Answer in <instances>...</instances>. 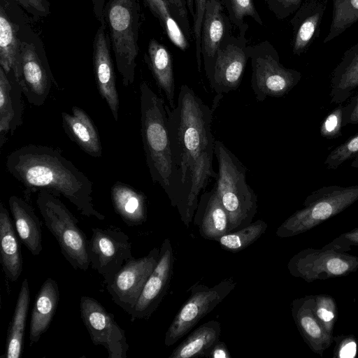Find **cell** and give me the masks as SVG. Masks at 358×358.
I'll return each mask as SVG.
<instances>
[{
  "label": "cell",
  "mask_w": 358,
  "mask_h": 358,
  "mask_svg": "<svg viewBox=\"0 0 358 358\" xmlns=\"http://www.w3.org/2000/svg\"><path fill=\"white\" fill-rule=\"evenodd\" d=\"M22 90L13 74H8L0 67V149L22 124L24 103Z\"/></svg>",
  "instance_id": "cell-20"
},
{
  "label": "cell",
  "mask_w": 358,
  "mask_h": 358,
  "mask_svg": "<svg viewBox=\"0 0 358 358\" xmlns=\"http://www.w3.org/2000/svg\"><path fill=\"white\" fill-rule=\"evenodd\" d=\"M164 1L171 16L180 26L187 38L190 39L192 29L188 18L189 10L187 0H164Z\"/></svg>",
  "instance_id": "cell-40"
},
{
  "label": "cell",
  "mask_w": 358,
  "mask_h": 358,
  "mask_svg": "<svg viewBox=\"0 0 358 358\" xmlns=\"http://www.w3.org/2000/svg\"><path fill=\"white\" fill-rule=\"evenodd\" d=\"M313 309L323 328L333 337L337 319V306L334 298L328 294L313 296Z\"/></svg>",
  "instance_id": "cell-36"
},
{
  "label": "cell",
  "mask_w": 358,
  "mask_h": 358,
  "mask_svg": "<svg viewBox=\"0 0 358 358\" xmlns=\"http://www.w3.org/2000/svg\"><path fill=\"white\" fill-rule=\"evenodd\" d=\"M117 71L125 87L135 79L138 54L139 31L142 24L140 0H108L103 10Z\"/></svg>",
  "instance_id": "cell-5"
},
{
  "label": "cell",
  "mask_w": 358,
  "mask_h": 358,
  "mask_svg": "<svg viewBox=\"0 0 358 358\" xmlns=\"http://www.w3.org/2000/svg\"><path fill=\"white\" fill-rule=\"evenodd\" d=\"M80 317L94 345H102L108 358H126L129 350L125 332L96 299L83 296L80 301Z\"/></svg>",
  "instance_id": "cell-13"
},
{
  "label": "cell",
  "mask_w": 358,
  "mask_h": 358,
  "mask_svg": "<svg viewBox=\"0 0 358 358\" xmlns=\"http://www.w3.org/2000/svg\"><path fill=\"white\" fill-rule=\"evenodd\" d=\"M14 223L8 210L0 203V255L6 277L17 281L23 270V258Z\"/></svg>",
  "instance_id": "cell-28"
},
{
  "label": "cell",
  "mask_w": 358,
  "mask_h": 358,
  "mask_svg": "<svg viewBox=\"0 0 358 358\" xmlns=\"http://www.w3.org/2000/svg\"><path fill=\"white\" fill-rule=\"evenodd\" d=\"M331 103L341 104L358 88V43L348 49L331 74Z\"/></svg>",
  "instance_id": "cell-29"
},
{
  "label": "cell",
  "mask_w": 358,
  "mask_h": 358,
  "mask_svg": "<svg viewBox=\"0 0 358 358\" xmlns=\"http://www.w3.org/2000/svg\"><path fill=\"white\" fill-rule=\"evenodd\" d=\"M222 0H206L201 32V55L206 75L212 78L217 50L230 33V20L225 15Z\"/></svg>",
  "instance_id": "cell-18"
},
{
  "label": "cell",
  "mask_w": 358,
  "mask_h": 358,
  "mask_svg": "<svg viewBox=\"0 0 358 358\" xmlns=\"http://www.w3.org/2000/svg\"><path fill=\"white\" fill-rule=\"evenodd\" d=\"M35 20L45 17L50 13L48 0H13Z\"/></svg>",
  "instance_id": "cell-43"
},
{
  "label": "cell",
  "mask_w": 358,
  "mask_h": 358,
  "mask_svg": "<svg viewBox=\"0 0 358 358\" xmlns=\"http://www.w3.org/2000/svg\"><path fill=\"white\" fill-rule=\"evenodd\" d=\"M236 284L233 278H229L211 287L201 284L192 285L189 289V299L182 306L165 334V345H173L187 334L227 296Z\"/></svg>",
  "instance_id": "cell-11"
},
{
  "label": "cell",
  "mask_w": 358,
  "mask_h": 358,
  "mask_svg": "<svg viewBox=\"0 0 358 358\" xmlns=\"http://www.w3.org/2000/svg\"><path fill=\"white\" fill-rule=\"evenodd\" d=\"M358 154V134L334 149L326 158L324 164L331 170L337 169L345 162Z\"/></svg>",
  "instance_id": "cell-38"
},
{
  "label": "cell",
  "mask_w": 358,
  "mask_h": 358,
  "mask_svg": "<svg viewBox=\"0 0 358 358\" xmlns=\"http://www.w3.org/2000/svg\"><path fill=\"white\" fill-rule=\"evenodd\" d=\"M328 0H306L294 13L289 23L292 27V52L300 55L306 52L319 37L320 24Z\"/></svg>",
  "instance_id": "cell-19"
},
{
  "label": "cell",
  "mask_w": 358,
  "mask_h": 358,
  "mask_svg": "<svg viewBox=\"0 0 358 358\" xmlns=\"http://www.w3.org/2000/svg\"><path fill=\"white\" fill-rule=\"evenodd\" d=\"M173 164V191L169 199L187 227L192 221L199 196L211 178L215 140L213 110L194 91L182 85L173 108L166 105Z\"/></svg>",
  "instance_id": "cell-1"
},
{
  "label": "cell",
  "mask_w": 358,
  "mask_h": 358,
  "mask_svg": "<svg viewBox=\"0 0 358 358\" xmlns=\"http://www.w3.org/2000/svg\"><path fill=\"white\" fill-rule=\"evenodd\" d=\"M329 244L347 251L351 245H358V227L341 234Z\"/></svg>",
  "instance_id": "cell-45"
},
{
  "label": "cell",
  "mask_w": 358,
  "mask_h": 358,
  "mask_svg": "<svg viewBox=\"0 0 358 358\" xmlns=\"http://www.w3.org/2000/svg\"><path fill=\"white\" fill-rule=\"evenodd\" d=\"M8 205L20 241L33 255H38L43 250L39 218L31 206L19 196H10Z\"/></svg>",
  "instance_id": "cell-26"
},
{
  "label": "cell",
  "mask_w": 358,
  "mask_h": 358,
  "mask_svg": "<svg viewBox=\"0 0 358 358\" xmlns=\"http://www.w3.org/2000/svg\"><path fill=\"white\" fill-rule=\"evenodd\" d=\"M268 9L280 20L294 14L306 0H263Z\"/></svg>",
  "instance_id": "cell-42"
},
{
  "label": "cell",
  "mask_w": 358,
  "mask_h": 358,
  "mask_svg": "<svg viewBox=\"0 0 358 358\" xmlns=\"http://www.w3.org/2000/svg\"><path fill=\"white\" fill-rule=\"evenodd\" d=\"M166 105L146 82L141 83V134L146 164L152 182L170 199L173 164Z\"/></svg>",
  "instance_id": "cell-3"
},
{
  "label": "cell",
  "mask_w": 358,
  "mask_h": 358,
  "mask_svg": "<svg viewBox=\"0 0 358 358\" xmlns=\"http://www.w3.org/2000/svg\"><path fill=\"white\" fill-rule=\"evenodd\" d=\"M289 273L310 282L348 275L358 270V257L327 244L321 249L306 248L289 261Z\"/></svg>",
  "instance_id": "cell-10"
},
{
  "label": "cell",
  "mask_w": 358,
  "mask_h": 358,
  "mask_svg": "<svg viewBox=\"0 0 358 358\" xmlns=\"http://www.w3.org/2000/svg\"><path fill=\"white\" fill-rule=\"evenodd\" d=\"M357 341L353 336H347L338 341L334 357L353 358L357 353Z\"/></svg>",
  "instance_id": "cell-44"
},
{
  "label": "cell",
  "mask_w": 358,
  "mask_h": 358,
  "mask_svg": "<svg viewBox=\"0 0 358 358\" xmlns=\"http://www.w3.org/2000/svg\"><path fill=\"white\" fill-rule=\"evenodd\" d=\"M71 112L62 113L64 132L87 155L93 157H100L102 155L101 140L91 117L78 106H73Z\"/></svg>",
  "instance_id": "cell-24"
},
{
  "label": "cell",
  "mask_w": 358,
  "mask_h": 358,
  "mask_svg": "<svg viewBox=\"0 0 358 358\" xmlns=\"http://www.w3.org/2000/svg\"><path fill=\"white\" fill-rule=\"evenodd\" d=\"M344 111L345 106L343 103L338 104L325 117L320 127V133L322 137L333 139L342 135Z\"/></svg>",
  "instance_id": "cell-39"
},
{
  "label": "cell",
  "mask_w": 358,
  "mask_h": 358,
  "mask_svg": "<svg viewBox=\"0 0 358 358\" xmlns=\"http://www.w3.org/2000/svg\"><path fill=\"white\" fill-rule=\"evenodd\" d=\"M218 173L215 187L229 217V232L250 224L257 209V197L246 182L247 169L222 141H215Z\"/></svg>",
  "instance_id": "cell-4"
},
{
  "label": "cell",
  "mask_w": 358,
  "mask_h": 358,
  "mask_svg": "<svg viewBox=\"0 0 358 358\" xmlns=\"http://www.w3.org/2000/svg\"><path fill=\"white\" fill-rule=\"evenodd\" d=\"M292 313L304 341L313 352L322 356L331 345L333 337L327 334L314 313L313 296L294 300Z\"/></svg>",
  "instance_id": "cell-23"
},
{
  "label": "cell",
  "mask_w": 358,
  "mask_h": 358,
  "mask_svg": "<svg viewBox=\"0 0 358 358\" xmlns=\"http://www.w3.org/2000/svg\"><path fill=\"white\" fill-rule=\"evenodd\" d=\"M206 0H193V9L191 13L193 18L192 34L195 41L196 58L197 67L199 72L201 69V24L203 17Z\"/></svg>",
  "instance_id": "cell-41"
},
{
  "label": "cell",
  "mask_w": 358,
  "mask_h": 358,
  "mask_svg": "<svg viewBox=\"0 0 358 358\" xmlns=\"http://www.w3.org/2000/svg\"><path fill=\"white\" fill-rule=\"evenodd\" d=\"M225 6L228 17L238 29L248 25L244 22L245 17H250L259 24L262 25L263 22L259 15L253 0H222Z\"/></svg>",
  "instance_id": "cell-37"
},
{
  "label": "cell",
  "mask_w": 358,
  "mask_h": 358,
  "mask_svg": "<svg viewBox=\"0 0 358 358\" xmlns=\"http://www.w3.org/2000/svg\"><path fill=\"white\" fill-rule=\"evenodd\" d=\"M332 19L323 42H329L358 21V0H331Z\"/></svg>",
  "instance_id": "cell-33"
},
{
  "label": "cell",
  "mask_w": 358,
  "mask_h": 358,
  "mask_svg": "<svg viewBox=\"0 0 358 358\" xmlns=\"http://www.w3.org/2000/svg\"><path fill=\"white\" fill-rule=\"evenodd\" d=\"M30 303V289L27 279L20 287L15 310L9 323L4 357L20 358L23 352L24 338Z\"/></svg>",
  "instance_id": "cell-32"
},
{
  "label": "cell",
  "mask_w": 358,
  "mask_h": 358,
  "mask_svg": "<svg viewBox=\"0 0 358 358\" xmlns=\"http://www.w3.org/2000/svg\"><path fill=\"white\" fill-rule=\"evenodd\" d=\"M94 15L101 24H104L103 10L106 0H91Z\"/></svg>",
  "instance_id": "cell-48"
},
{
  "label": "cell",
  "mask_w": 358,
  "mask_h": 358,
  "mask_svg": "<svg viewBox=\"0 0 358 358\" xmlns=\"http://www.w3.org/2000/svg\"><path fill=\"white\" fill-rule=\"evenodd\" d=\"M159 252V248H154L143 257L135 259L133 257L106 283L113 301L130 315L158 262Z\"/></svg>",
  "instance_id": "cell-12"
},
{
  "label": "cell",
  "mask_w": 358,
  "mask_h": 358,
  "mask_svg": "<svg viewBox=\"0 0 358 358\" xmlns=\"http://www.w3.org/2000/svg\"><path fill=\"white\" fill-rule=\"evenodd\" d=\"M93 69L99 94L105 99L115 121L118 120L120 100L110 50L111 43L105 24L97 29L93 40Z\"/></svg>",
  "instance_id": "cell-17"
},
{
  "label": "cell",
  "mask_w": 358,
  "mask_h": 358,
  "mask_svg": "<svg viewBox=\"0 0 358 358\" xmlns=\"http://www.w3.org/2000/svg\"><path fill=\"white\" fill-rule=\"evenodd\" d=\"M59 301L57 282L48 278L42 284L31 313L29 332L31 345L37 343L48 329L57 309Z\"/></svg>",
  "instance_id": "cell-25"
},
{
  "label": "cell",
  "mask_w": 358,
  "mask_h": 358,
  "mask_svg": "<svg viewBox=\"0 0 358 358\" xmlns=\"http://www.w3.org/2000/svg\"><path fill=\"white\" fill-rule=\"evenodd\" d=\"M267 227L264 221L258 220L242 229L225 234L217 242L224 249L237 252L255 242L266 231Z\"/></svg>",
  "instance_id": "cell-34"
},
{
  "label": "cell",
  "mask_w": 358,
  "mask_h": 358,
  "mask_svg": "<svg viewBox=\"0 0 358 358\" xmlns=\"http://www.w3.org/2000/svg\"><path fill=\"white\" fill-rule=\"evenodd\" d=\"M92 231L88 240L90 263L106 283L133 257L131 243L128 235L117 229L92 227Z\"/></svg>",
  "instance_id": "cell-15"
},
{
  "label": "cell",
  "mask_w": 358,
  "mask_h": 358,
  "mask_svg": "<svg viewBox=\"0 0 358 358\" xmlns=\"http://www.w3.org/2000/svg\"><path fill=\"white\" fill-rule=\"evenodd\" d=\"M220 323L214 320H210L192 331L169 357H208L215 345L220 341Z\"/></svg>",
  "instance_id": "cell-31"
},
{
  "label": "cell",
  "mask_w": 358,
  "mask_h": 358,
  "mask_svg": "<svg viewBox=\"0 0 358 358\" xmlns=\"http://www.w3.org/2000/svg\"><path fill=\"white\" fill-rule=\"evenodd\" d=\"M213 358H231L227 345L222 341L217 342L212 349L209 357Z\"/></svg>",
  "instance_id": "cell-47"
},
{
  "label": "cell",
  "mask_w": 358,
  "mask_h": 358,
  "mask_svg": "<svg viewBox=\"0 0 358 358\" xmlns=\"http://www.w3.org/2000/svg\"><path fill=\"white\" fill-rule=\"evenodd\" d=\"M251 62V87L257 101L267 97H282L300 81L301 72L285 67L279 55L268 41L249 45Z\"/></svg>",
  "instance_id": "cell-9"
},
{
  "label": "cell",
  "mask_w": 358,
  "mask_h": 358,
  "mask_svg": "<svg viewBox=\"0 0 358 358\" xmlns=\"http://www.w3.org/2000/svg\"><path fill=\"white\" fill-rule=\"evenodd\" d=\"M351 166L353 168H358V154L354 157Z\"/></svg>",
  "instance_id": "cell-49"
},
{
  "label": "cell",
  "mask_w": 358,
  "mask_h": 358,
  "mask_svg": "<svg viewBox=\"0 0 358 358\" xmlns=\"http://www.w3.org/2000/svg\"><path fill=\"white\" fill-rule=\"evenodd\" d=\"M358 200V185L324 186L305 199L303 208L289 216L276 230V236L288 238L304 233L343 212Z\"/></svg>",
  "instance_id": "cell-7"
},
{
  "label": "cell",
  "mask_w": 358,
  "mask_h": 358,
  "mask_svg": "<svg viewBox=\"0 0 358 358\" xmlns=\"http://www.w3.org/2000/svg\"><path fill=\"white\" fill-rule=\"evenodd\" d=\"M248 25L239 29L238 36L229 33L222 41L216 55L211 87L217 94L236 90L242 80L249 59L245 33Z\"/></svg>",
  "instance_id": "cell-14"
},
{
  "label": "cell",
  "mask_w": 358,
  "mask_h": 358,
  "mask_svg": "<svg viewBox=\"0 0 358 358\" xmlns=\"http://www.w3.org/2000/svg\"><path fill=\"white\" fill-rule=\"evenodd\" d=\"M358 124V92L345 105L343 126Z\"/></svg>",
  "instance_id": "cell-46"
},
{
  "label": "cell",
  "mask_w": 358,
  "mask_h": 358,
  "mask_svg": "<svg viewBox=\"0 0 358 358\" xmlns=\"http://www.w3.org/2000/svg\"><path fill=\"white\" fill-rule=\"evenodd\" d=\"M6 167L24 188L26 195L45 191L64 196L80 213L103 220L92 202V182L59 149L29 144L10 152Z\"/></svg>",
  "instance_id": "cell-2"
},
{
  "label": "cell",
  "mask_w": 358,
  "mask_h": 358,
  "mask_svg": "<svg viewBox=\"0 0 358 358\" xmlns=\"http://www.w3.org/2000/svg\"><path fill=\"white\" fill-rule=\"evenodd\" d=\"M158 262L149 276L131 315V321L148 320L159 306L170 286L174 255L171 241L165 238L159 248Z\"/></svg>",
  "instance_id": "cell-16"
},
{
  "label": "cell",
  "mask_w": 358,
  "mask_h": 358,
  "mask_svg": "<svg viewBox=\"0 0 358 358\" xmlns=\"http://www.w3.org/2000/svg\"><path fill=\"white\" fill-rule=\"evenodd\" d=\"M143 1L158 20L169 40L179 49L185 50L189 47L188 39L171 16L164 0H143Z\"/></svg>",
  "instance_id": "cell-35"
},
{
  "label": "cell",
  "mask_w": 358,
  "mask_h": 358,
  "mask_svg": "<svg viewBox=\"0 0 358 358\" xmlns=\"http://www.w3.org/2000/svg\"><path fill=\"white\" fill-rule=\"evenodd\" d=\"M110 196L115 212L127 225L138 226L146 222L147 197L143 192L117 181L111 187Z\"/></svg>",
  "instance_id": "cell-27"
},
{
  "label": "cell",
  "mask_w": 358,
  "mask_h": 358,
  "mask_svg": "<svg viewBox=\"0 0 358 358\" xmlns=\"http://www.w3.org/2000/svg\"><path fill=\"white\" fill-rule=\"evenodd\" d=\"M194 215V224L204 238L217 241L229 233V217L215 186L200 196Z\"/></svg>",
  "instance_id": "cell-22"
},
{
  "label": "cell",
  "mask_w": 358,
  "mask_h": 358,
  "mask_svg": "<svg viewBox=\"0 0 358 358\" xmlns=\"http://www.w3.org/2000/svg\"><path fill=\"white\" fill-rule=\"evenodd\" d=\"M11 7L6 0L0 4V67L15 78L19 65L22 39V17L17 12L11 13Z\"/></svg>",
  "instance_id": "cell-21"
},
{
  "label": "cell",
  "mask_w": 358,
  "mask_h": 358,
  "mask_svg": "<svg viewBox=\"0 0 358 358\" xmlns=\"http://www.w3.org/2000/svg\"><path fill=\"white\" fill-rule=\"evenodd\" d=\"M36 204L64 258L74 269L87 270L88 240L78 225V220L57 196L48 192H38Z\"/></svg>",
  "instance_id": "cell-6"
},
{
  "label": "cell",
  "mask_w": 358,
  "mask_h": 358,
  "mask_svg": "<svg viewBox=\"0 0 358 358\" xmlns=\"http://www.w3.org/2000/svg\"><path fill=\"white\" fill-rule=\"evenodd\" d=\"M145 59L157 86L164 93L169 107L173 108L176 106L175 80L170 52L166 46L152 38L149 41Z\"/></svg>",
  "instance_id": "cell-30"
},
{
  "label": "cell",
  "mask_w": 358,
  "mask_h": 358,
  "mask_svg": "<svg viewBox=\"0 0 358 358\" xmlns=\"http://www.w3.org/2000/svg\"><path fill=\"white\" fill-rule=\"evenodd\" d=\"M21 52L15 79L28 102L40 106L46 101L52 85V73L43 43L22 18L20 22Z\"/></svg>",
  "instance_id": "cell-8"
}]
</instances>
